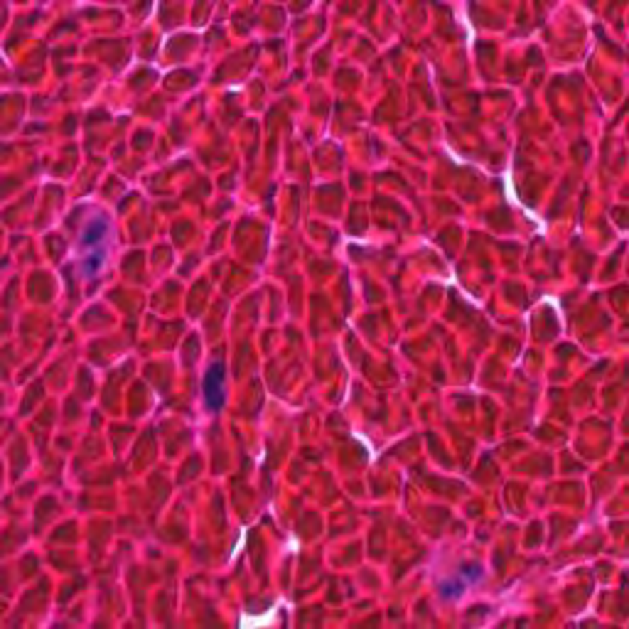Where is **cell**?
Masks as SVG:
<instances>
[{"instance_id":"6da1fadb","label":"cell","mask_w":629,"mask_h":629,"mask_svg":"<svg viewBox=\"0 0 629 629\" xmlns=\"http://www.w3.org/2000/svg\"><path fill=\"white\" fill-rule=\"evenodd\" d=\"M222 383H224V379H222V367H212V371L207 374V381H204V396H207V403L212 408H219L222 406Z\"/></svg>"}]
</instances>
